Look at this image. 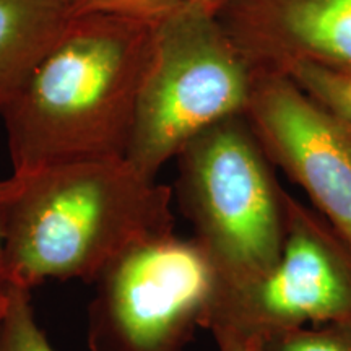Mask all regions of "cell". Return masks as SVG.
<instances>
[{"label": "cell", "instance_id": "1", "mask_svg": "<svg viewBox=\"0 0 351 351\" xmlns=\"http://www.w3.org/2000/svg\"><path fill=\"white\" fill-rule=\"evenodd\" d=\"M155 21L88 13L0 111L13 173L125 158Z\"/></svg>", "mask_w": 351, "mask_h": 351}, {"label": "cell", "instance_id": "2", "mask_svg": "<svg viewBox=\"0 0 351 351\" xmlns=\"http://www.w3.org/2000/svg\"><path fill=\"white\" fill-rule=\"evenodd\" d=\"M7 219L12 288L47 280L95 283L130 245L174 231L173 189L125 158L85 160L13 173Z\"/></svg>", "mask_w": 351, "mask_h": 351}, {"label": "cell", "instance_id": "3", "mask_svg": "<svg viewBox=\"0 0 351 351\" xmlns=\"http://www.w3.org/2000/svg\"><path fill=\"white\" fill-rule=\"evenodd\" d=\"M254 78L215 13L186 2L156 20L125 160L156 179L189 142L245 114Z\"/></svg>", "mask_w": 351, "mask_h": 351}, {"label": "cell", "instance_id": "4", "mask_svg": "<svg viewBox=\"0 0 351 351\" xmlns=\"http://www.w3.org/2000/svg\"><path fill=\"white\" fill-rule=\"evenodd\" d=\"M176 161L179 210L223 289L265 274L282 254L287 192L245 114L210 127Z\"/></svg>", "mask_w": 351, "mask_h": 351}, {"label": "cell", "instance_id": "5", "mask_svg": "<svg viewBox=\"0 0 351 351\" xmlns=\"http://www.w3.org/2000/svg\"><path fill=\"white\" fill-rule=\"evenodd\" d=\"M88 307L90 351H187L207 330L223 285L200 244L174 231L116 257Z\"/></svg>", "mask_w": 351, "mask_h": 351}, {"label": "cell", "instance_id": "6", "mask_svg": "<svg viewBox=\"0 0 351 351\" xmlns=\"http://www.w3.org/2000/svg\"><path fill=\"white\" fill-rule=\"evenodd\" d=\"M287 231L265 274L223 289L208 328L265 341L351 317V245L315 210L287 194Z\"/></svg>", "mask_w": 351, "mask_h": 351}, {"label": "cell", "instance_id": "7", "mask_svg": "<svg viewBox=\"0 0 351 351\" xmlns=\"http://www.w3.org/2000/svg\"><path fill=\"white\" fill-rule=\"evenodd\" d=\"M245 117L271 165L351 245V127L282 72H256Z\"/></svg>", "mask_w": 351, "mask_h": 351}, {"label": "cell", "instance_id": "8", "mask_svg": "<svg viewBox=\"0 0 351 351\" xmlns=\"http://www.w3.org/2000/svg\"><path fill=\"white\" fill-rule=\"evenodd\" d=\"M218 19L254 72L351 73V0H234Z\"/></svg>", "mask_w": 351, "mask_h": 351}, {"label": "cell", "instance_id": "9", "mask_svg": "<svg viewBox=\"0 0 351 351\" xmlns=\"http://www.w3.org/2000/svg\"><path fill=\"white\" fill-rule=\"evenodd\" d=\"M70 16L67 0H0V111L19 95Z\"/></svg>", "mask_w": 351, "mask_h": 351}, {"label": "cell", "instance_id": "10", "mask_svg": "<svg viewBox=\"0 0 351 351\" xmlns=\"http://www.w3.org/2000/svg\"><path fill=\"white\" fill-rule=\"evenodd\" d=\"M0 351H56L39 327L28 289L10 288L7 313L0 322Z\"/></svg>", "mask_w": 351, "mask_h": 351}, {"label": "cell", "instance_id": "11", "mask_svg": "<svg viewBox=\"0 0 351 351\" xmlns=\"http://www.w3.org/2000/svg\"><path fill=\"white\" fill-rule=\"evenodd\" d=\"M319 103L351 127V75L320 65L301 64L287 73Z\"/></svg>", "mask_w": 351, "mask_h": 351}, {"label": "cell", "instance_id": "12", "mask_svg": "<svg viewBox=\"0 0 351 351\" xmlns=\"http://www.w3.org/2000/svg\"><path fill=\"white\" fill-rule=\"evenodd\" d=\"M263 351H351V317L280 333L262 341Z\"/></svg>", "mask_w": 351, "mask_h": 351}, {"label": "cell", "instance_id": "13", "mask_svg": "<svg viewBox=\"0 0 351 351\" xmlns=\"http://www.w3.org/2000/svg\"><path fill=\"white\" fill-rule=\"evenodd\" d=\"M186 3V0H73L70 15L108 13L147 21H156Z\"/></svg>", "mask_w": 351, "mask_h": 351}, {"label": "cell", "instance_id": "14", "mask_svg": "<svg viewBox=\"0 0 351 351\" xmlns=\"http://www.w3.org/2000/svg\"><path fill=\"white\" fill-rule=\"evenodd\" d=\"M15 189V178L10 176L7 179H0V298L7 296L10 291V280H8L7 270V219H8V207Z\"/></svg>", "mask_w": 351, "mask_h": 351}, {"label": "cell", "instance_id": "15", "mask_svg": "<svg viewBox=\"0 0 351 351\" xmlns=\"http://www.w3.org/2000/svg\"><path fill=\"white\" fill-rule=\"evenodd\" d=\"M213 339L218 351H263L261 341L244 339L231 332H215Z\"/></svg>", "mask_w": 351, "mask_h": 351}, {"label": "cell", "instance_id": "16", "mask_svg": "<svg viewBox=\"0 0 351 351\" xmlns=\"http://www.w3.org/2000/svg\"><path fill=\"white\" fill-rule=\"evenodd\" d=\"M187 3H194L197 7H202L204 10H207L210 13H215L218 15L223 8H226L230 3L234 2V0H186Z\"/></svg>", "mask_w": 351, "mask_h": 351}, {"label": "cell", "instance_id": "17", "mask_svg": "<svg viewBox=\"0 0 351 351\" xmlns=\"http://www.w3.org/2000/svg\"><path fill=\"white\" fill-rule=\"evenodd\" d=\"M8 301H10V291H8V295H7V296L0 298V322H2L3 315H5V313H7Z\"/></svg>", "mask_w": 351, "mask_h": 351}, {"label": "cell", "instance_id": "18", "mask_svg": "<svg viewBox=\"0 0 351 351\" xmlns=\"http://www.w3.org/2000/svg\"><path fill=\"white\" fill-rule=\"evenodd\" d=\"M67 2L70 3V5H72V2H73V0H67Z\"/></svg>", "mask_w": 351, "mask_h": 351}, {"label": "cell", "instance_id": "19", "mask_svg": "<svg viewBox=\"0 0 351 351\" xmlns=\"http://www.w3.org/2000/svg\"><path fill=\"white\" fill-rule=\"evenodd\" d=\"M350 75H351V73H350Z\"/></svg>", "mask_w": 351, "mask_h": 351}]
</instances>
